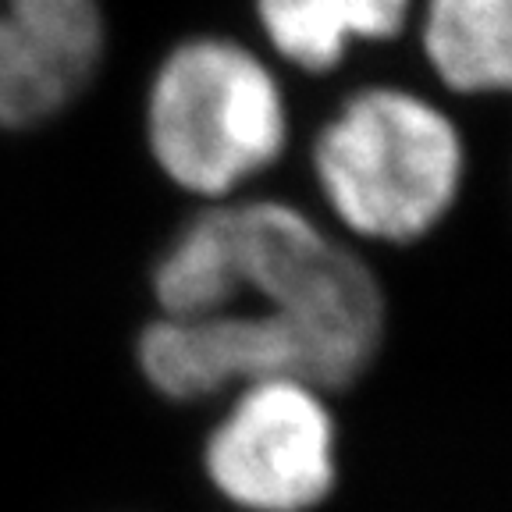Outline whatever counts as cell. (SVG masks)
<instances>
[{"label":"cell","instance_id":"1","mask_svg":"<svg viewBox=\"0 0 512 512\" xmlns=\"http://www.w3.org/2000/svg\"><path fill=\"white\" fill-rule=\"evenodd\" d=\"M153 299L168 320L246 313L281 324L324 395L367 377L388 324L377 274L278 200L217 203L192 217L153 267Z\"/></svg>","mask_w":512,"mask_h":512},{"label":"cell","instance_id":"2","mask_svg":"<svg viewBox=\"0 0 512 512\" xmlns=\"http://www.w3.org/2000/svg\"><path fill=\"white\" fill-rule=\"evenodd\" d=\"M313 171L352 235L402 246L434 232L456 207L466 153L459 128L424 96L370 86L320 128Z\"/></svg>","mask_w":512,"mask_h":512},{"label":"cell","instance_id":"3","mask_svg":"<svg viewBox=\"0 0 512 512\" xmlns=\"http://www.w3.org/2000/svg\"><path fill=\"white\" fill-rule=\"evenodd\" d=\"M146 139L178 189L224 200L281 157L288 107L264 57L235 40L196 36L153 75Z\"/></svg>","mask_w":512,"mask_h":512},{"label":"cell","instance_id":"4","mask_svg":"<svg viewBox=\"0 0 512 512\" xmlns=\"http://www.w3.org/2000/svg\"><path fill=\"white\" fill-rule=\"evenodd\" d=\"M203 477L235 512H313L338 488V420L328 395L292 377L253 381L203 441Z\"/></svg>","mask_w":512,"mask_h":512},{"label":"cell","instance_id":"5","mask_svg":"<svg viewBox=\"0 0 512 512\" xmlns=\"http://www.w3.org/2000/svg\"><path fill=\"white\" fill-rule=\"evenodd\" d=\"M104 61L96 0H0V128L57 118Z\"/></svg>","mask_w":512,"mask_h":512},{"label":"cell","instance_id":"6","mask_svg":"<svg viewBox=\"0 0 512 512\" xmlns=\"http://www.w3.org/2000/svg\"><path fill=\"white\" fill-rule=\"evenodd\" d=\"M413 0H256L274 54L303 72H331L360 40H392Z\"/></svg>","mask_w":512,"mask_h":512},{"label":"cell","instance_id":"7","mask_svg":"<svg viewBox=\"0 0 512 512\" xmlns=\"http://www.w3.org/2000/svg\"><path fill=\"white\" fill-rule=\"evenodd\" d=\"M424 54L456 93H505L512 82V0H427Z\"/></svg>","mask_w":512,"mask_h":512}]
</instances>
